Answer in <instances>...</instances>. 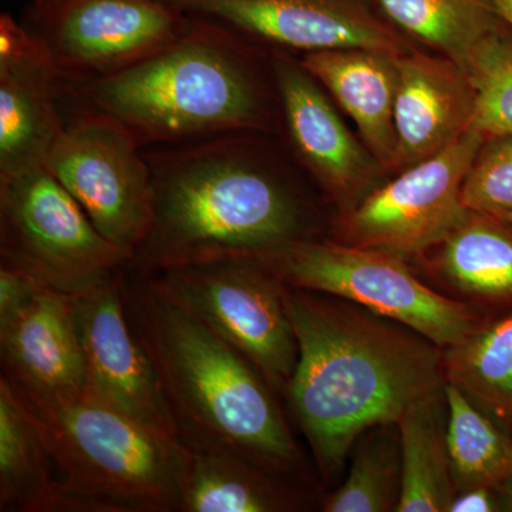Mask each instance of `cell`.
Masks as SVG:
<instances>
[{
	"instance_id": "1",
	"label": "cell",
	"mask_w": 512,
	"mask_h": 512,
	"mask_svg": "<svg viewBox=\"0 0 512 512\" xmlns=\"http://www.w3.org/2000/svg\"><path fill=\"white\" fill-rule=\"evenodd\" d=\"M285 303L298 340L289 404L323 474L343 464L359 434L399 423L439 392V353L403 330L286 285Z\"/></svg>"
},
{
	"instance_id": "2",
	"label": "cell",
	"mask_w": 512,
	"mask_h": 512,
	"mask_svg": "<svg viewBox=\"0 0 512 512\" xmlns=\"http://www.w3.org/2000/svg\"><path fill=\"white\" fill-rule=\"evenodd\" d=\"M121 292L177 440L191 451L244 458L289 476L301 454L264 375L130 262Z\"/></svg>"
},
{
	"instance_id": "3",
	"label": "cell",
	"mask_w": 512,
	"mask_h": 512,
	"mask_svg": "<svg viewBox=\"0 0 512 512\" xmlns=\"http://www.w3.org/2000/svg\"><path fill=\"white\" fill-rule=\"evenodd\" d=\"M237 134L146 153L151 218L130 265L154 272L256 258L308 239L298 195Z\"/></svg>"
},
{
	"instance_id": "4",
	"label": "cell",
	"mask_w": 512,
	"mask_h": 512,
	"mask_svg": "<svg viewBox=\"0 0 512 512\" xmlns=\"http://www.w3.org/2000/svg\"><path fill=\"white\" fill-rule=\"evenodd\" d=\"M235 33L191 18L177 39L106 76L70 83L84 111L144 144H181L264 124L261 87Z\"/></svg>"
},
{
	"instance_id": "5",
	"label": "cell",
	"mask_w": 512,
	"mask_h": 512,
	"mask_svg": "<svg viewBox=\"0 0 512 512\" xmlns=\"http://www.w3.org/2000/svg\"><path fill=\"white\" fill-rule=\"evenodd\" d=\"M8 383L45 444L57 512H180V441L89 386L43 393Z\"/></svg>"
},
{
	"instance_id": "6",
	"label": "cell",
	"mask_w": 512,
	"mask_h": 512,
	"mask_svg": "<svg viewBox=\"0 0 512 512\" xmlns=\"http://www.w3.org/2000/svg\"><path fill=\"white\" fill-rule=\"evenodd\" d=\"M399 256L384 249L308 238L249 259L291 288L365 306L439 348L463 342L474 325L467 306L421 284Z\"/></svg>"
},
{
	"instance_id": "7",
	"label": "cell",
	"mask_w": 512,
	"mask_h": 512,
	"mask_svg": "<svg viewBox=\"0 0 512 512\" xmlns=\"http://www.w3.org/2000/svg\"><path fill=\"white\" fill-rule=\"evenodd\" d=\"M128 262L45 165L0 175V265L74 295Z\"/></svg>"
},
{
	"instance_id": "8",
	"label": "cell",
	"mask_w": 512,
	"mask_h": 512,
	"mask_svg": "<svg viewBox=\"0 0 512 512\" xmlns=\"http://www.w3.org/2000/svg\"><path fill=\"white\" fill-rule=\"evenodd\" d=\"M147 274L247 357L276 392H286L298 363V340L281 279L249 258L195 262Z\"/></svg>"
},
{
	"instance_id": "9",
	"label": "cell",
	"mask_w": 512,
	"mask_h": 512,
	"mask_svg": "<svg viewBox=\"0 0 512 512\" xmlns=\"http://www.w3.org/2000/svg\"><path fill=\"white\" fill-rule=\"evenodd\" d=\"M137 138L84 111L64 126L45 167L79 202L97 231L133 258L151 218V173Z\"/></svg>"
},
{
	"instance_id": "10",
	"label": "cell",
	"mask_w": 512,
	"mask_h": 512,
	"mask_svg": "<svg viewBox=\"0 0 512 512\" xmlns=\"http://www.w3.org/2000/svg\"><path fill=\"white\" fill-rule=\"evenodd\" d=\"M165 0H39L29 30L60 80L106 76L177 39L190 23Z\"/></svg>"
},
{
	"instance_id": "11",
	"label": "cell",
	"mask_w": 512,
	"mask_h": 512,
	"mask_svg": "<svg viewBox=\"0 0 512 512\" xmlns=\"http://www.w3.org/2000/svg\"><path fill=\"white\" fill-rule=\"evenodd\" d=\"M484 143L470 130L437 156L400 171L350 212L343 238L356 247L399 255L443 242L467 215L463 184Z\"/></svg>"
},
{
	"instance_id": "12",
	"label": "cell",
	"mask_w": 512,
	"mask_h": 512,
	"mask_svg": "<svg viewBox=\"0 0 512 512\" xmlns=\"http://www.w3.org/2000/svg\"><path fill=\"white\" fill-rule=\"evenodd\" d=\"M190 18L285 49L377 50L399 56L409 43L365 0H165Z\"/></svg>"
},
{
	"instance_id": "13",
	"label": "cell",
	"mask_w": 512,
	"mask_h": 512,
	"mask_svg": "<svg viewBox=\"0 0 512 512\" xmlns=\"http://www.w3.org/2000/svg\"><path fill=\"white\" fill-rule=\"evenodd\" d=\"M123 268L72 295L87 386L134 419L177 440L156 370L128 320L121 292Z\"/></svg>"
},
{
	"instance_id": "14",
	"label": "cell",
	"mask_w": 512,
	"mask_h": 512,
	"mask_svg": "<svg viewBox=\"0 0 512 512\" xmlns=\"http://www.w3.org/2000/svg\"><path fill=\"white\" fill-rule=\"evenodd\" d=\"M60 80L28 28L0 16V175L45 165L64 124L57 111Z\"/></svg>"
},
{
	"instance_id": "15",
	"label": "cell",
	"mask_w": 512,
	"mask_h": 512,
	"mask_svg": "<svg viewBox=\"0 0 512 512\" xmlns=\"http://www.w3.org/2000/svg\"><path fill=\"white\" fill-rule=\"evenodd\" d=\"M396 63L393 171L400 173L437 156L470 131L476 94L467 73L448 57L409 49Z\"/></svg>"
},
{
	"instance_id": "16",
	"label": "cell",
	"mask_w": 512,
	"mask_h": 512,
	"mask_svg": "<svg viewBox=\"0 0 512 512\" xmlns=\"http://www.w3.org/2000/svg\"><path fill=\"white\" fill-rule=\"evenodd\" d=\"M274 73L293 150L313 177L336 198L372 184L382 167L352 136L301 62L278 55Z\"/></svg>"
},
{
	"instance_id": "17",
	"label": "cell",
	"mask_w": 512,
	"mask_h": 512,
	"mask_svg": "<svg viewBox=\"0 0 512 512\" xmlns=\"http://www.w3.org/2000/svg\"><path fill=\"white\" fill-rule=\"evenodd\" d=\"M0 357L2 376L33 392L87 386L72 295L40 285L15 311L0 316Z\"/></svg>"
},
{
	"instance_id": "18",
	"label": "cell",
	"mask_w": 512,
	"mask_h": 512,
	"mask_svg": "<svg viewBox=\"0 0 512 512\" xmlns=\"http://www.w3.org/2000/svg\"><path fill=\"white\" fill-rule=\"evenodd\" d=\"M396 57L377 50L333 49L305 53L301 64L359 128L380 167L394 170L399 70Z\"/></svg>"
},
{
	"instance_id": "19",
	"label": "cell",
	"mask_w": 512,
	"mask_h": 512,
	"mask_svg": "<svg viewBox=\"0 0 512 512\" xmlns=\"http://www.w3.org/2000/svg\"><path fill=\"white\" fill-rule=\"evenodd\" d=\"M279 474L228 456L187 448L180 512H276L298 505Z\"/></svg>"
},
{
	"instance_id": "20",
	"label": "cell",
	"mask_w": 512,
	"mask_h": 512,
	"mask_svg": "<svg viewBox=\"0 0 512 512\" xmlns=\"http://www.w3.org/2000/svg\"><path fill=\"white\" fill-rule=\"evenodd\" d=\"M392 25L466 72L485 42L504 32L490 0H376Z\"/></svg>"
},
{
	"instance_id": "21",
	"label": "cell",
	"mask_w": 512,
	"mask_h": 512,
	"mask_svg": "<svg viewBox=\"0 0 512 512\" xmlns=\"http://www.w3.org/2000/svg\"><path fill=\"white\" fill-rule=\"evenodd\" d=\"M0 511L57 512L45 444L0 376Z\"/></svg>"
},
{
	"instance_id": "22",
	"label": "cell",
	"mask_w": 512,
	"mask_h": 512,
	"mask_svg": "<svg viewBox=\"0 0 512 512\" xmlns=\"http://www.w3.org/2000/svg\"><path fill=\"white\" fill-rule=\"evenodd\" d=\"M439 392L413 404L399 420L402 440L400 495L396 511L446 512L454 500Z\"/></svg>"
},
{
	"instance_id": "23",
	"label": "cell",
	"mask_w": 512,
	"mask_h": 512,
	"mask_svg": "<svg viewBox=\"0 0 512 512\" xmlns=\"http://www.w3.org/2000/svg\"><path fill=\"white\" fill-rule=\"evenodd\" d=\"M451 477L460 491L512 480V439L478 412L454 384L444 387Z\"/></svg>"
},
{
	"instance_id": "24",
	"label": "cell",
	"mask_w": 512,
	"mask_h": 512,
	"mask_svg": "<svg viewBox=\"0 0 512 512\" xmlns=\"http://www.w3.org/2000/svg\"><path fill=\"white\" fill-rule=\"evenodd\" d=\"M498 221L500 218L468 211L443 239V271L467 292L512 295V234Z\"/></svg>"
},
{
	"instance_id": "25",
	"label": "cell",
	"mask_w": 512,
	"mask_h": 512,
	"mask_svg": "<svg viewBox=\"0 0 512 512\" xmlns=\"http://www.w3.org/2000/svg\"><path fill=\"white\" fill-rule=\"evenodd\" d=\"M447 369L450 383L466 396L512 414V316L450 348Z\"/></svg>"
},
{
	"instance_id": "26",
	"label": "cell",
	"mask_w": 512,
	"mask_h": 512,
	"mask_svg": "<svg viewBox=\"0 0 512 512\" xmlns=\"http://www.w3.org/2000/svg\"><path fill=\"white\" fill-rule=\"evenodd\" d=\"M466 73L476 94L470 130L484 141L512 137V35L501 32L491 37Z\"/></svg>"
},
{
	"instance_id": "27",
	"label": "cell",
	"mask_w": 512,
	"mask_h": 512,
	"mask_svg": "<svg viewBox=\"0 0 512 512\" xmlns=\"http://www.w3.org/2000/svg\"><path fill=\"white\" fill-rule=\"evenodd\" d=\"M400 473L387 444H370L357 453L346 483L323 504L328 512H380L393 505L394 478Z\"/></svg>"
},
{
	"instance_id": "28",
	"label": "cell",
	"mask_w": 512,
	"mask_h": 512,
	"mask_svg": "<svg viewBox=\"0 0 512 512\" xmlns=\"http://www.w3.org/2000/svg\"><path fill=\"white\" fill-rule=\"evenodd\" d=\"M463 204L500 220L512 211V137L481 146L464 180Z\"/></svg>"
},
{
	"instance_id": "29",
	"label": "cell",
	"mask_w": 512,
	"mask_h": 512,
	"mask_svg": "<svg viewBox=\"0 0 512 512\" xmlns=\"http://www.w3.org/2000/svg\"><path fill=\"white\" fill-rule=\"evenodd\" d=\"M495 510L490 488H471L454 497L450 512H490Z\"/></svg>"
},
{
	"instance_id": "30",
	"label": "cell",
	"mask_w": 512,
	"mask_h": 512,
	"mask_svg": "<svg viewBox=\"0 0 512 512\" xmlns=\"http://www.w3.org/2000/svg\"><path fill=\"white\" fill-rule=\"evenodd\" d=\"M500 18L512 28V0H490Z\"/></svg>"
},
{
	"instance_id": "31",
	"label": "cell",
	"mask_w": 512,
	"mask_h": 512,
	"mask_svg": "<svg viewBox=\"0 0 512 512\" xmlns=\"http://www.w3.org/2000/svg\"><path fill=\"white\" fill-rule=\"evenodd\" d=\"M501 220L510 222V224L512 225V211L508 212L507 215H504V217L501 218Z\"/></svg>"
},
{
	"instance_id": "32",
	"label": "cell",
	"mask_w": 512,
	"mask_h": 512,
	"mask_svg": "<svg viewBox=\"0 0 512 512\" xmlns=\"http://www.w3.org/2000/svg\"><path fill=\"white\" fill-rule=\"evenodd\" d=\"M510 507L512 510V487L510 488Z\"/></svg>"
}]
</instances>
